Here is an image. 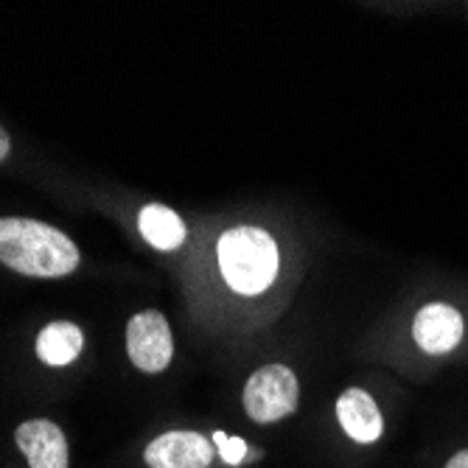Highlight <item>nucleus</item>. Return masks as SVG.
<instances>
[{
  "label": "nucleus",
  "instance_id": "nucleus-5",
  "mask_svg": "<svg viewBox=\"0 0 468 468\" xmlns=\"http://www.w3.org/2000/svg\"><path fill=\"white\" fill-rule=\"evenodd\" d=\"M144 460L149 468H207L214 443L197 432H165L146 446Z\"/></svg>",
  "mask_w": 468,
  "mask_h": 468
},
{
  "label": "nucleus",
  "instance_id": "nucleus-4",
  "mask_svg": "<svg viewBox=\"0 0 468 468\" xmlns=\"http://www.w3.org/2000/svg\"><path fill=\"white\" fill-rule=\"evenodd\" d=\"M126 354L144 373H160L175 356V339L165 317L146 309L126 323Z\"/></svg>",
  "mask_w": 468,
  "mask_h": 468
},
{
  "label": "nucleus",
  "instance_id": "nucleus-1",
  "mask_svg": "<svg viewBox=\"0 0 468 468\" xmlns=\"http://www.w3.org/2000/svg\"><path fill=\"white\" fill-rule=\"evenodd\" d=\"M0 264L28 278H65L79 267L76 244L37 219H0Z\"/></svg>",
  "mask_w": 468,
  "mask_h": 468
},
{
  "label": "nucleus",
  "instance_id": "nucleus-12",
  "mask_svg": "<svg viewBox=\"0 0 468 468\" xmlns=\"http://www.w3.org/2000/svg\"><path fill=\"white\" fill-rule=\"evenodd\" d=\"M446 468H468V449L460 452V454H454V457L446 463Z\"/></svg>",
  "mask_w": 468,
  "mask_h": 468
},
{
  "label": "nucleus",
  "instance_id": "nucleus-3",
  "mask_svg": "<svg viewBox=\"0 0 468 468\" xmlns=\"http://www.w3.org/2000/svg\"><path fill=\"white\" fill-rule=\"evenodd\" d=\"M297 407V378L283 365L255 370L244 388V410L252 420L275 423Z\"/></svg>",
  "mask_w": 468,
  "mask_h": 468
},
{
  "label": "nucleus",
  "instance_id": "nucleus-2",
  "mask_svg": "<svg viewBox=\"0 0 468 468\" xmlns=\"http://www.w3.org/2000/svg\"><path fill=\"white\" fill-rule=\"evenodd\" d=\"M219 267L239 294H261L278 275V244L267 230L233 228L219 239Z\"/></svg>",
  "mask_w": 468,
  "mask_h": 468
},
{
  "label": "nucleus",
  "instance_id": "nucleus-10",
  "mask_svg": "<svg viewBox=\"0 0 468 468\" xmlns=\"http://www.w3.org/2000/svg\"><path fill=\"white\" fill-rule=\"evenodd\" d=\"M138 230L157 250H177L186 241L183 219L165 205H146L138 217Z\"/></svg>",
  "mask_w": 468,
  "mask_h": 468
},
{
  "label": "nucleus",
  "instance_id": "nucleus-9",
  "mask_svg": "<svg viewBox=\"0 0 468 468\" xmlns=\"http://www.w3.org/2000/svg\"><path fill=\"white\" fill-rule=\"evenodd\" d=\"M84 348V334L79 325L57 320L51 325H46L37 336V356L51 365V367H65L70 365Z\"/></svg>",
  "mask_w": 468,
  "mask_h": 468
},
{
  "label": "nucleus",
  "instance_id": "nucleus-13",
  "mask_svg": "<svg viewBox=\"0 0 468 468\" xmlns=\"http://www.w3.org/2000/svg\"><path fill=\"white\" fill-rule=\"evenodd\" d=\"M9 149H12V141H9V135H6L4 126H0V160H6Z\"/></svg>",
  "mask_w": 468,
  "mask_h": 468
},
{
  "label": "nucleus",
  "instance_id": "nucleus-11",
  "mask_svg": "<svg viewBox=\"0 0 468 468\" xmlns=\"http://www.w3.org/2000/svg\"><path fill=\"white\" fill-rule=\"evenodd\" d=\"M214 443L219 446V452H222V457H225L228 465H239L244 460V454H247V443L239 441V438H228V435L217 432L214 435Z\"/></svg>",
  "mask_w": 468,
  "mask_h": 468
},
{
  "label": "nucleus",
  "instance_id": "nucleus-7",
  "mask_svg": "<svg viewBox=\"0 0 468 468\" xmlns=\"http://www.w3.org/2000/svg\"><path fill=\"white\" fill-rule=\"evenodd\" d=\"M415 343L427 354H446L463 336V317L446 303H430L415 314L412 323Z\"/></svg>",
  "mask_w": 468,
  "mask_h": 468
},
{
  "label": "nucleus",
  "instance_id": "nucleus-8",
  "mask_svg": "<svg viewBox=\"0 0 468 468\" xmlns=\"http://www.w3.org/2000/svg\"><path fill=\"white\" fill-rule=\"evenodd\" d=\"M336 418L343 423L346 435L354 438L356 443H373L381 438V430H385V420H381L376 401L365 390H356V388L339 396Z\"/></svg>",
  "mask_w": 468,
  "mask_h": 468
},
{
  "label": "nucleus",
  "instance_id": "nucleus-6",
  "mask_svg": "<svg viewBox=\"0 0 468 468\" xmlns=\"http://www.w3.org/2000/svg\"><path fill=\"white\" fill-rule=\"evenodd\" d=\"M15 441L28 460V468H68V441L54 420L34 418L17 427Z\"/></svg>",
  "mask_w": 468,
  "mask_h": 468
}]
</instances>
